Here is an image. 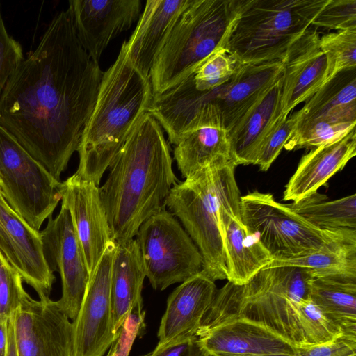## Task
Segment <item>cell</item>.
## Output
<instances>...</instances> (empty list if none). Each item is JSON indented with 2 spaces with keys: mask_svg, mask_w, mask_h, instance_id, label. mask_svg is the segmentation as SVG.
<instances>
[{
  "mask_svg": "<svg viewBox=\"0 0 356 356\" xmlns=\"http://www.w3.org/2000/svg\"><path fill=\"white\" fill-rule=\"evenodd\" d=\"M102 75L67 8L53 17L0 95V125L58 181L77 151Z\"/></svg>",
  "mask_w": 356,
  "mask_h": 356,
  "instance_id": "cell-1",
  "label": "cell"
},
{
  "mask_svg": "<svg viewBox=\"0 0 356 356\" xmlns=\"http://www.w3.org/2000/svg\"><path fill=\"white\" fill-rule=\"evenodd\" d=\"M100 199L112 240L134 238L140 225L165 210L177 178L162 127L145 113L110 165Z\"/></svg>",
  "mask_w": 356,
  "mask_h": 356,
  "instance_id": "cell-2",
  "label": "cell"
},
{
  "mask_svg": "<svg viewBox=\"0 0 356 356\" xmlns=\"http://www.w3.org/2000/svg\"><path fill=\"white\" fill-rule=\"evenodd\" d=\"M153 97L149 77L131 63L122 43L113 64L103 72L97 100L81 134L76 175L99 186Z\"/></svg>",
  "mask_w": 356,
  "mask_h": 356,
  "instance_id": "cell-3",
  "label": "cell"
},
{
  "mask_svg": "<svg viewBox=\"0 0 356 356\" xmlns=\"http://www.w3.org/2000/svg\"><path fill=\"white\" fill-rule=\"evenodd\" d=\"M312 278L309 269L283 266L264 268L244 284L227 282L217 289L200 328L238 316L270 328L296 347L308 348L302 307L309 299Z\"/></svg>",
  "mask_w": 356,
  "mask_h": 356,
  "instance_id": "cell-4",
  "label": "cell"
},
{
  "mask_svg": "<svg viewBox=\"0 0 356 356\" xmlns=\"http://www.w3.org/2000/svg\"><path fill=\"white\" fill-rule=\"evenodd\" d=\"M232 161L200 170L171 188L166 207L181 222L199 250L202 272L213 281L227 279L219 213L222 206L241 197Z\"/></svg>",
  "mask_w": 356,
  "mask_h": 356,
  "instance_id": "cell-5",
  "label": "cell"
},
{
  "mask_svg": "<svg viewBox=\"0 0 356 356\" xmlns=\"http://www.w3.org/2000/svg\"><path fill=\"white\" fill-rule=\"evenodd\" d=\"M243 0H191L175 24L149 74L153 95L189 77L226 44Z\"/></svg>",
  "mask_w": 356,
  "mask_h": 356,
  "instance_id": "cell-6",
  "label": "cell"
},
{
  "mask_svg": "<svg viewBox=\"0 0 356 356\" xmlns=\"http://www.w3.org/2000/svg\"><path fill=\"white\" fill-rule=\"evenodd\" d=\"M328 0H243L226 48L239 63L281 60Z\"/></svg>",
  "mask_w": 356,
  "mask_h": 356,
  "instance_id": "cell-7",
  "label": "cell"
},
{
  "mask_svg": "<svg viewBox=\"0 0 356 356\" xmlns=\"http://www.w3.org/2000/svg\"><path fill=\"white\" fill-rule=\"evenodd\" d=\"M240 213L243 224L273 260L307 255L335 242L356 239L355 229H319L271 194L258 191L241 196Z\"/></svg>",
  "mask_w": 356,
  "mask_h": 356,
  "instance_id": "cell-8",
  "label": "cell"
},
{
  "mask_svg": "<svg viewBox=\"0 0 356 356\" xmlns=\"http://www.w3.org/2000/svg\"><path fill=\"white\" fill-rule=\"evenodd\" d=\"M62 186L0 125V193L32 229L39 232L52 216Z\"/></svg>",
  "mask_w": 356,
  "mask_h": 356,
  "instance_id": "cell-9",
  "label": "cell"
},
{
  "mask_svg": "<svg viewBox=\"0 0 356 356\" xmlns=\"http://www.w3.org/2000/svg\"><path fill=\"white\" fill-rule=\"evenodd\" d=\"M136 236L146 277L154 289L163 291L202 270L199 250L170 211L165 209L149 217Z\"/></svg>",
  "mask_w": 356,
  "mask_h": 356,
  "instance_id": "cell-10",
  "label": "cell"
},
{
  "mask_svg": "<svg viewBox=\"0 0 356 356\" xmlns=\"http://www.w3.org/2000/svg\"><path fill=\"white\" fill-rule=\"evenodd\" d=\"M115 243L108 244L73 320V356H104L118 337L111 298V267Z\"/></svg>",
  "mask_w": 356,
  "mask_h": 356,
  "instance_id": "cell-11",
  "label": "cell"
},
{
  "mask_svg": "<svg viewBox=\"0 0 356 356\" xmlns=\"http://www.w3.org/2000/svg\"><path fill=\"white\" fill-rule=\"evenodd\" d=\"M48 219L40 232L44 255L51 270L57 271L61 278L62 295L56 302L73 321L79 313L90 276L67 208L61 204L57 216Z\"/></svg>",
  "mask_w": 356,
  "mask_h": 356,
  "instance_id": "cell-12",
  "label": "cell"
},
{
  "mask_svg": "<svg viewBox=\"0 0 356 356\" xmlns=\"http://www.w3.org/2000/svg\"><path fill=\"white\" fill-rule=\"evenodd\" d=\"M10 318L17 356H73L72 323L56 301L29 296Z\"/></svg>",
  "mask_w": 356,
  "mask_h": 356,
  "instance_id": "cell-13",
  "label": "cell"
},
{
  "mask_svg": "<svg viewBox=\"0 0 356 356\" xmlns=\"http://www.w3.org/2000/svg\"><path fill=\"white\" fill-rule=\"evenodd\" d=\"M196 337L209 356H298L302 349L270 328L238 316L199 328Z\"/></svg>",
  "mask_w": 356,
  "mask_h": 356,
  "instance_id": "cell-14",
  "label": "cell"
},
{
  "mask_svg": "<svg viewBox=\"0 0 356 356\" xmlns=\"http://www.w3.org/2000/svg\"><path fill=\"white\" fill-rule=\"evenodd\" d=\"M0 252L39 298L49 297L56 277L45 259L40 232L22 220L1 193Z\"/></svg>",
  "mask_w": 356,
  "mask_h": 356,
  "instance_id": "cell-15",
  "label": "cell"
},
{
  "mask_svg": "<svg viewBox=\"0 0 356 356\" xmlns=\"http://www.w3.org/2000/svg\"><path fill=\"white\" fill-rule=\"evenodd\" d=\"M99 186L75 173L62 186V204L70 211L90 277L111 241Z\"/></svg>",
  "mask_w": 356,
  "mask_h": 356,
  "instance_id": "cell-16",
  "label": "cell"
},
{
  "mask_svg": "<svg viewBox=\"0 0 356 356\" xmlns=\"http://www.w3.org/2000/svg\"><path fill=\"white\" fill-rule=\"evenodd\" d=\"M76 35L98 62L112 39L127 31L140 15V0H71L68 2Z\"/></svg>",
  "mask_w": 356,
  "mask_h": 356,
  "instance_id": "cell-17",
  "label": "cell"
},
{
  "mask_svg": "<svg viewBox=\"0 0 356 356\" xmlns=\"http://www.w3.org/2000/svg\"><path fill=\"white\" fill-rule=\"evenodd\" d=\"M320 38L317 29L309 26L290 45L282 59L281 102L286 115L329 80Z\"/></svg>",
  "mask_w": 356,
  "mask_h": 356,
  "instance_id": "cell-18",
  "label": "cell"
},
{
  "mask_svg": "<svg viewBox=\"0 0 356 356\" xmlns=\"http://www.w3.org/2000/svg\"><path fill=\"white\" fill-rule=\"evenodd\" d=\"M281 60L238 63L230 79L208 92L209 99L219 108L222 122L229 132L280 79Z\"/></svg>",
  "mask_w": 356,
  "mask_h": 356,
  "instance_id": "cell-19",
  "label": "cell"
},
{
  "mask_svg": "<svg viewBox=\"0 0 356 356\" xmlns=\"http://www.w3.org/2000/svg\"><path fill=\"white\" fill-rule=\"evenodd\" d=\"M216 291L215 281L202 271L174 289L167 300L156 347L196 336Z\"/></svg>",
  "mask_w": 356,
  "mask_h": 356,
  "instance_id": "cell-20",
  "label": "cell"
},
{
  "mask_svg": "<svg viewBox=\"0 0 356 356\" xmlns=\"http://www.w3.org/2000/svg\"><path fill=\"white\" fill-rule=\"evenodd\" d=\"M240 198L220 210L219 226L227 266V280L244 284L273 260L258 237L243 224L240 213Z\"/></svg>",
  "mask_w": 356,
  "mask_h": 356,
  "instance_id": "cell-21",
  "label": "cell"
},
{
  "mask_svg": "<svg viewBox=\"0 0 356 356\" xmlns=\"http://www.w3.org/2000/svg\"><path fill=\"white\" fill-rule=\"evenodd\" d=\"M191 0H148L137 26L123 42L134 66L149 77L175 24Z\"/></svg>",
  "mask_w": 356,
  "mask_h": 356,
  "instance_id": "cell-22",
  "label": "cell"
},
{
  "mask_svg": "<svg viewBox=\"0 0 356 356\" xmlns=\"http://www.w3.org/2000/svg\"><path fill=\"white\" fill-rule=\"evenodd\" d=\"M356 154L355 128L303 155L284 191V201L297 202L316 192Z\"/></svg>",
  "mask_w": 356,
  "mask_h": 356,
  "instance_id": "cell-23",
  "label": "cell"
},
{
  "mask_svg": "<svg viewBox=\"0 0 356 356\" xmlns=\"http://www.w3.org/2000/svg\"><path fill=\"white\" fill-rule=\"evenodd\" d=\"M288 115L282 110L280 77L255 106L228 132L233 163L236 166L253 164L263 141L280 120Z\"/></svg>",
  "mask_w": 356,
  "mask_h": 356,
  "instance_id": "cell-24",
  "label": "cell"
},
{
  "mask_svg": "<svg viewBox=\"0 0 356 356\" xmlns=\"http://www.w3.org/2000/svg\"><path fill=\"white\" fill-rule=\"evenodd\" d=\"M115 243L111 298L114 329L118 333L131 312L143 308L142 289L146 273L136 238Z\"/></svg>",
  "mask_w": 356,
  "mask_h": 356,
  "instance_id": "cell-25",
  "label": "cell"
},
{
  "mask_svg": "<svg viewBox=\"0 0 356 356\" xmlns=\"http://www.w3.org/2000/svg\"><path fill=\"white\" fill-rule=\"evenodd\" d=\"M174 159L185 179L216 163L232 161L228 132L220 113L186 133L175 145Z\"/></svg>",
  "mask_w": 356,
  "mask_h": 356,
  "instance_id": "cell-26",
  "label": "cell"
},
{
  "mask_svg": "<svg viewBox=\"0 0 356 356\" xmlns=\"http://www.w3.org/2000/svg\"><path fill=\"white\" fill-rule=\"evenodd\" d=\"M309 298L343 336L356 339V272L314 275Z\"/></svg>",
  "mask_w": 356,
  "mask_h": 356,
  "instance_id": "cell-27",
  "label": "cell"
},
{
  "mask_svg": "<svg viewBox=\"0 0 356 356\" xmlns=\"http://www.w3.org/2000/svg\"><path fill=\"white\" fill-rule=\"evenodd\" d=\"M294 115L296 123L315 119L356 122L355 69L329 79Z\"/></svg>",
  "mask_w": 356,
  "mask_h": 356,
  "instance_id": "cell-28",
  "label": "cell"
},
{
  "mask_svg": "<svg viewBox=\"0 0 356 356\" xmlns=\"http://www.w3.org/2000/svg\"><path fill=\"white\" fill-rule=\"evenodd\" d=\"M287 206L306 221L321 229L356 230V195L334 200L318 192Z\"/></svg>",
  "mask_w": 356,
  "mask_h": 356,
  "instance_id": "cell-29",
  "label": "cell"
},
{
  "mask_svg": "<svg viewBox=\"0 0 356 356\" xmlns=\"http://www.w3.org/2000/svg\"><path fill=\"white\" fill-rule=\"evenodd\" d=\"M283 266L309 269L313 276L333 272H356V239L335 242L301 257L274 259L266 268Z\"/></svg>",
  "mask_w": 356,
  "mask_h": 356,
  "instance_id": "cell-30",
  "label": "cell"
},
{
  "mask_svg": "<svg viewBox=\"0 0 356 356\" xmlns=\"http://www.w3.org/2000/svg\"><path fill=\"white\" fill-rule=\"evenodd\" d=\"M356 122L315 119L296 123L284 148L287 151L312 149L341 138L355 128Z\"/></svg>",
  "mask_w": 356,
  "mask_h": 356,
  "instance_id": "cell-31",
  "label": "cell"
},
{
  "mask_svg": "<svg viewBox=\"0 0 356 356\" xmlns=\"http://www.w3.org/2000/svg\"><path fill=\"white\" fill-rule=\"evenodd\" d=\"M327 63L328 79L356 68V29L337 31L320 38Z\"/></svg>",
  "mask_w": 356,
  "mask_h": 356,
  "instance_id": "cell-32",
  "label": "cell"
},
{
  "mask_svg": "<svg viewBox=\"0 0 356 356\" xmlns=\"http://www.w3.org/2000/svg\"><path fill=\"white\" fill-rule=\"evenodd\" d=\"M238 63L227 48H220L203 61L189 77L197 91H212L230 79Z\"/></svg>",
  "mask_w": 356,
  "mask_h": 356,
  "instance_id": "cell-33",
  "label": "cell"
},
{
  "mask_svg": "<svg viewBox=\"0 0 356 356\" xmlns=\"http://www.w3.org/2000/svg\"><path fill=\"white\" fill-rule=\"evenodd\" d=\"M19 273L0 252V318L9 319L29 296Z\"/></svg>",
  "mask_w": 356,
  "mask_h": 356,
  "instance_id": "cell-34",
  "label": "cell"
},
{
  "mask_svg": "<svg viewBox=\"0 0 356 356\" xmlns=\"http://www.w3.org/2000/svg\"><path fill=\"white\" fill-rule=\"evenodd\" d=\"M304 332L309 348L330 343L342 336L341 330L309 299L302 307Z\"/></svg>",
  "mask_w": 356,
  "mask_h": 356,
  "instance_id": "cell-35",
  "label": "cell"
},
{
  "mask_svg": "<svg viewBox=\"0 0 356 356\" xmlns=\"http://www.w3.org/2000/svg\"><path fill=\"white\" fill-rule=\"evenodd\" d=\"M311 26L336 31L356 29V1L328 0Z\"/></svg>",
  "mask_w": 356,
  "mask_h": 356,
  "instance_id": "cell-36",
  "label": "cell"
},
{
  "mask_svg": "<svg viewBox=\"0 0 356 356\" xmlns=\"http://www.w3.org/2000/svg\"><path fill=\"white\" fill-rule=\"evenodd\" d=\"M296 123L294 114L281 119L260 145L253 165H257L262 171H267L293 134Z\"/></svg>",
  "mask_w": 356,
  "mask_h": 356,
  "instance_id": "cell-37",
  "label": "cell"
},
{
  "mask_svg": "<svg viewBox=\"0 0 356 356\" xmlns=\"http://www.w3.org/2000/svg\"><path fill=\"white\" fill-rule=\"evenodd\" d=\"M24 58L21 44L6 29L0 6V95L10 76Z\"/></svg>",
  "mask_w": 356,
  "mask_h": 356,
  "instance_id": "cell-38",
  "label": "cell"
},
{
  "mask_svg": "<svg viewBox=\"0 0 356 356\" xmlns=\"http://www.w3.org/2000/svg\"><path fill=\"white\" fill-rule=\"evenodd\" d=\"M144 318L143 308L134 309L128 316L115 341L114 356H129L134 340L144 329Z\"/></svg>",
  "mask_w": 356,
  "mask_h": 356,
  "instance_id": "cell-39",
  "label": "cell"
},
{
  "mask_svg": "<svg viewBox=\"0 0 356 356\" xmlns=\"http://www.w3.org/2000/svg\"><path fill=\"white\" fill-rule=\"evenodd\" d=\"M148 356H208V354L197 337L193 336L161 348L156 347Z\"/></svg>",
  "mask_w": 356,
  "mask_h": 356,
  "instance_id": "cell-40",
  "label": "cell"
},
{
  "mask_svg": "<svg viewBox=\"0 0 356 356\" xmlns=\"http://www.w3.org/2000/svg\"><path fill=\"white\" fill-rule=\"evenodd\" d=\"M298 356H356L355 349L343 339L332 342L302 348Z\"/></svg>",
  "mask_w": 356,
  "mask_h": 356,
  "instance_id": "cell-41",
  "label": "cell"
},
{
  "mask_svg": "<svg viewBox=\"0 0 356 356\" xmlns=\"http://www.w3.org/2000/svg\"><path fill=\"white\" fill-rule=\"evenodd\" d=\"M8 320L0 318V356H6L8 349Z\"/></svg>",
  "mask_w": 356,
  "mask_h": 356,
  "instance_id": "cell-42",
  "label": "cell"
},
{
  "mask_svg": "<svg viewBox=\"0 0 356 356\" xmlns=\"http://www.w3.org/2000/svg\"><path fill=\"white\" fill-rule=\"evenodd\" d=\"M8 349L6 356H17L14 327L11 318L8 320Z\"/></svg>",
  "mask_w": 356,
  "mask_h": 356,
  "instance_id": "cell-43",
  "label": "cell"
},
{
  "mask_svg": "<svg viewBox=\"0 0 356 356\" xmlns=\"http://www.w3.org/2000/svg\"><path fill=\"white\" fill-rule=\"evenodd\" d=\"M115 350V347L114 344L112 345V346L110 347L108 349V353H107L106 356H113Z\"/></svg>",
  "mask_w": 356,
  "mask_h": 356,
  "instance_id": "cell-44",
  "label": "cell"
},
{
  "mask_svg": "<svg viewBox=\"0 0 356 356\" xmlns=\"http://www.w3.org/2000/svg\"><path fill=\"white\" fill-rule=\"evenodd\" d=\"M148 355H149V353L147 354H146V355H143V356H148Z\"/></svg>",
  "mask_w": 356,
  "mask_h": 356,
  "instance_id": "cell-45",
  "label": "cell"
}]
</instances>
